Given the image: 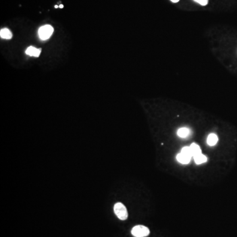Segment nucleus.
<instances>
[{"mask_svg":"<svg viewBox=\"0 0 237 237\" xmlns=\"http://www.w3.org/2000/svg\"><path fill=\"white\" fill-rule=\"evenodd\" d=\"M114 212L117 217L121 220H126L128 217V212L126 207L121 202L116 203L114 206Z\"/></svg>","mask_w":237,"mask_h":237,"instance_id":"nucleus-1","label":"nucleus"},{"mask_svg":"<svg viewBox=\"0 0 237 237\" xmlns=\"http://www.w3.org/2000/svg\"><path fill=\"white\" fill-rule=\"evenodd\" d=\"M54 32V28L49 24L41 26L38 30V35L42 40H46L50 38Z\"/></svg>","mask_w":237,"mask_h":237,"instance_id":"nucleus-2","label":"nucleus"},{"mask_svg":"<svg viewBox=\"0 0 237 237\" xmlns=\"http://www.w3.org/2000/svg\"><path fill=\"white\" fill-rule=\"evenodd\" d=\"M131 233L134 237H146L150 234V230L143 225H136L131 230Z\"/></svg>","mask_w":237,"mask_h":237,"instance_id":"nucleus-3","label":"nucleus"},{"mask_svg":"<svg viewBox=\"0 0 237 237\" xmlns=\"http://www.w3.org/2000/svg\"><path fill=\"white\" fill-rule=\"evenodd\" d=\"M41 49H37L33 46H30L26 50V54L30 55V56H33V57H38L40 56L41 54Z\"/></svg>","mask_w":237,"mask_h":237,"instance_id":"nucleus-4","label":"nucleus"},{"mask_svg":"<svg viewBox=\"0 0 237 237\" xmlns=\"http://www.w3.org/2000/svg\"><path fill=\"white\" fill-rule=\"evenodd\" d=\"M217 142H218V137H217V136L215 134L212 133L208 136L207 139V143L209 146H213L217 144Z\"/></svg>","mask_w":237,"mask_h":237,"instance_id":"nucleus-5","label":"nucleus"},{"mask_svg":"<svg viewBox=\"0 0 237 237\" xmlns=\"http://www.w3.org/2000/svg\"><path fill=\"white\" fill-rule=\"evenodd\" d=\"M190 159L191 158L182 154L181 152L179 153V154H178L176 155V160L177 161L180 162L181 163H182V164H187L190 162Z\"/></svg>","mask_w":237,"mask_h":237,"instance_id":"nucleus-6","label":"nucleus"},{"mask_svg":"<svg viewBox=\"0 0 237 237\" xmlns=\"http://www.w3.org/2000/svg\"><path fill=\"white\" fill-rule=\"evenodd\" d=\"M190 133V130L187 127L181 128L177 130V135L181 138H187L189 136Z\"/></svg>","mask_w":237,"mask_h":237,"instance_id":"nucleus-7","label":"nucleus"},{"mask_svg":"<svg viewBox=\"0 0 237 237\" xmlns=\"http://www.w3.org/2000/svg\"><path fill=\"white\" fill-rule=\"evenodd\" d=\"M190 150L191 151H192V155L193 157L194 156H196L198 155H199L200 154H202V151H201V149L200 148V146H198V145L195 144V143H192V144L190 145Z\"/></svg>","mask_w":237,"mask_h":237,"instance_id":"nucleus-8","label":"nucleus"},{"mask_svg":"<svg viewBox=\"0 0 237 237\" xmlns=\"http://www.w3.org/2000/svg\"><path fill=\"white\" fill-rule=\"evenodd\" d=\"M0 36L3 39H11L13 36L12 32L8 29H3L0 32Z\"/></svg>","mask_w":237,"mask_h":237,"instance_id":"nucleus-9","label":"nucleus"},{"mask_svg":"<svg viewBox=\"0 0 237 237\" xmlns=\"http://www.w3.org/2000/svg\"><path fill=\"white\" fill-rule=\"evenodd\" d=\"M194 161H195L196 163L198 164V165L202 164L203 163H205L208 160L206 156L203 155L202 154H200L196 156H194Z\"/></svg>","mask_w":237,"mask_h":237,"instance_id":"nucleus-10","label":"nucleus"},{"mask_svg":"<svg viewBox=\"0 0 237 237\" xmlns=\"http://www.w3.org/2000/svg\"><path fill=\"white\" fill-rule=\"evenodd\" d=\"M181 153L184 155H185L189 157H193L192 155V151H191L190 150V147H188V146H185L184 147L182 150H181Z\"/></svg>","mask_w":237,"mask_h":237,"instance_id":"nucleus-11","label":"nucleus"},{"mask_svg":"<svg viewBox=\"0 0 237 237\" xmlns=\"http://www.w3.org/2000/svg\"><path fill=\"white\" fill-rule=\"evenodd\" d=\"M194 1L203 6H205L208 3V0H194Z\"/></svg>","mask_w":237,"mask_h":237,"instance_id":"nucleus-12","label":"nucleus"},{"mask_svg":"<svg viewBox=\"0 0 237 237\" xmlns=\"http://www.w3.org/2000/svg\"><path fill=\"white\" fill-rule=\"evenodd\" d=\"M171 1L173 3H177V2H179L180 0H171Z\"/></svg>","mask_w":237,"mask_h":237,"instance_id":"nucleus-13","label":"nucleus"},{"mask_svg":"<svg viewBox=\"0 0 237 237\" xmlns=\"http://www.w3.org/2000/svg\"><path fill=\"white\" fill-rule=\"evenodd\" d=\"M59 8H63V5H59Z\"/></svg>","mask_w":237,"mask_h":237,"instance_id":"nucleus-14","label":"nucleus"}]
</instances>
